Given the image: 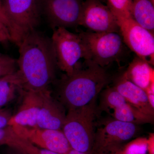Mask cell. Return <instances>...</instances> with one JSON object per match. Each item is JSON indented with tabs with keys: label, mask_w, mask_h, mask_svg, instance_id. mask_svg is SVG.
<instances>
[{
	"label": "cell",
	"mask_w": 154,
	"mask_h": 154,
	"mask_svg": "<svg viewBox=\"0 0 154 154\" xmlns=\"http://www.w3.org/2000/svg\"><path fill=\"white\" fill-rule=\"evenodd\" d=\"M151 1L152 2L154 5V0H151Z\"/></svg>",
	"instance_id": "f546056e"
},
{
	"label": "cell",
	"mask_w": 154,
	"mask_h": 154,
	"mask_svg": "<svg viewBox=\"0 0 154 154\" xmlns=\"http://www.w3.org/2000/svg\"><path fill=\"white\" fill-rule=\"evenodd\" d=\"M18 47L16 75L19 86L26 91L48 89L55 79L57 62L51 39L35 30L23 38Z\"/></svg>",
	"instance_id": "6da1fadb"
},
{
	"label": "cell",
	"mask_w": 154,
	"mask_h": 154,
	"mask_svg": "<svg viewBox=\"0 0 154 154\" xmlns=\"http://www.w3.org/2000/svg\"><path fill=\"white\" fill-rule=\"evenodd\" d=\"M20 88L16 72L0 78V108H2L15 98Z\"/></svg>",
	"instance_id": "d6986e66"
},
{
	"label": "cell",
	"mask_w": 154,
	"mask_h": 154,
	"mask_svg": "<svg viewBox=\"0 0 154 154\" xmlns=\"http://www.w3.org/2000/svg\"><path fill=\"white\" fill-rule=\"evenodd\" d=\"M108 113L116 120L137 125L152 123L154 120V116L142 113L127 101L119 105Z\"/></svg>",
	"instance_id": "e0dca14e"
},
{
	"label": "cell",
	"mask_w": 154,
	"mask_h": 154,
	"mask_svg": "<svg viewBox=\"0 0 154 154\" xmlns=\"http://www.w3.org/2000/svg\"><path fill=\"white\" fill-rule=\"evenodd\" d=\"M65 154H91L88 153L84 152L78 151L74 149L71 148L68 151V152Z\"/></svg>",
	"instance_id": "83f0119b"
},
{
	"label": "cell",
	"mask_w": 154,
	"mask_h": 154,
	"mask_svg": "<svg viewBox=\"0 0 154 154\" xmlns=\"http://www.w3.org/2000/svg\"><path fill=\"white\" fill-rule=\"evenodd\" d=\"M0 20L4 24V25L6 26V28H8L10 35V25H9L8 20L6 19L5 14H4V11H3L2 0H0Z\"/></svg>",
	"instance_id": "cb8c5ba5"
},
{
	"label": "cell",
	"mask_w": 154,
	"mask_h": 154,
	"mask_svg": "<svg viewBox=\"0 0 154 154\" xmlns=\"http://www.w3.org/2000/svg\"><path fill=\"white\" fill-rule=\"evenodd\" d=\"M51 39L57 67L70 75L81 66L80 60H85V49L79 35L59 28L53 30Z\"/></svg>",
	"instance_id": "8992f818"
},
{
	"label": "cell",
	"mask_w": 154,
	"mask_h": 154,
	"mask_svg": "<svg viewBox=\"0 0 154 154\" xmlns=\"http://www.w3.org/2000/svg\"><path fill=\"white\" fill-rule=\"evenodd\" d=\"M9 41L8 37L0 30V44H4Z\"/></svg>",
	"instance_id": "484cf974"
},
{
	"label": "cell",
	"mask_w": 154,
	"mask_h": 154,
	"mask_svg": "<svg viewBox=\"0 0 154 154\" xmlns=\"http://www.w3.org/2000/svg\"><path fill=\"white\" fill-rule=\"evenodd\" d=\"M42 12L53 30L79 25L84 0H40Z\"/></svg>",
	"instance_id": "9c48e42d"
},
{
	"label": "cell",
	"mask_w": 154,
	"mask_h": 154,
	"mask_svg": "<svg viewBox=\"0 0 154 154\" xmlns=\"http://www.w3.org/2000/svg\"><path fill=\"white\" fill-rule=\"evenodd\" d=\"M147 149L149 154H154V134H150L147 139Z\"/></svg>",
	"instance_id": "d4e9b609"
},
{
	"label": "cell",
	"mask_w": 154,
	"mask_h": 154,
	"mask_svg": "<svg viewBox=\"0 0 154 154\" xmlns=\"http://www.w3.org/2000/svg\"><path fill=\"white\" fill-rule=\"evenodd\" d=\"M114 16L124 43L137 57L153 65L154 33L138 24L131 17Z\"/></svg>",
	"instance_id": "ba28073f"
},
{
	"label": "cell",
	"mask_w": 154,
	"mask_h": 154,
	"mask_svg": "<svg viewBox=\"0 0 154 154\" xmlns=\"http://www.w3.org/2000/svg\"><path fill=\"white\" fill-rule=\"evenodd\" d=\"M107 1L108 3L107 6L113 15L125 17H131L132 0Z\"/></svg>",
	"instance_id": "44dd1931"
},
{
	"label": "cell",
	"mask_w": 154,
	"mask_h": 154,
	"mask_svg": "<svg viewBox=\"0 0 154 154\" xmlns=\"http://www.w3.org/2000/svg\"><path fill=\"white\" fill-rule=\"evenodd\" d=\"M17 60L6 54L0 53V78L17 72Z\"/></svg>",
	"instance_id": "7402d4cb"
},
{
	"label": "cell",
	"mask_w": 154,
	"mask_h": 154,
	"mask_svg": "<svg viewBox=\"0 0 154 154\" xmlns=\"http://www.w3.org/2000/svg\"><path fill=\"white\" fill-rule=\"evenodd\" d=\"M85 51V60L104 68L118 60L124 49V42L119 33H96L92 31L78 33Z\"/></svg>",
	"instance_id": "5b68a950"
},
{
	"label": "cell",
	"mask_w": 154,
	"mask_h": 154,
	"mask_svg": "<svg viewBox=\"0 0 154 154\" xmlns=\"http://www.w3.org/2000/svg\"><path fill=\"white\" fill-rule=\"evenodd\" d=\"M6 154H23L20 152L18 151L15 149L11 148V149L9 150L8 152Z\"/></svg>",
	"instance_id": "f1b7e54d"
},
{
	"label": "cell",
	"mask_w": 154,
	"mask_h": 154,
	"mask_svg": "<svg viewBox=\"0 0 154 154\" xmlns=\"http://www.w3.org/2000/svg\"><path fill=\"white\" fill-rule=\"evenodd\" d=\"M70 75H65L57 89L59 102L69 110L88 105L108 85L110 76L104 68L89 61Z\"/></svg>",
	"instance_id": "7a4b0ae2"
},
{
	"label": "cell",
	"mask_w": 154,
	"mask_h": 154,
	"mask_svg": "<svg viewBox=\"0 0 154 154\" xmlns=\"http://www.w3.org/2000/svg\"><path fill=\"white\" fill-rule=\"evenodd\" d=\"M12 116L8 110L0 108V128H5L9 126V120Z\"/></svg>",
	"instance_id": "603a6c76"
},
{
	"label": "cell",
	"mask_w": 154,
	"mask_h": 154,
	"mask_svg": "<svg viewBox=\"0 0 154 154\" xmlns=\"http://www.w3.org/2000/svg\"><path fill=\"white\" fill-rule=\"evenodd\" d=\"M96 100L83 107L68 110L62 131L72 149L91 154L95 131Z\"/></svg>",
	"instance_id": "3957f363"
},
{
	"label": "cell",
	"mask_w": 154,
	"mask_h": 154,
	"mask_svg": "<svg viewBox=\"0 0 154 154\" xmlns=\"http://www.w3.org/2000/svg\"><path fill=\"white\" fill-rule=\"evenodd\" d=\"M79 25L96 33L119 32L113 13L99 0L84 1Z\"/></svg>",
	"instance_id": "8fae6325"
},
{
	"label": "cell",
	"mask_w": 154,
	"mask_h": 154,
	"mask_svg": "<svg viewBox=\"0 0 154 154\" xmlns=\"http://www.w3.org/2000/svg\"><path fill=\"white\" fill-rule=\"evenodd\" d=\"M137 131V125L115 119L107 122L95 131L91 154H114Z\"/></svg>",
	"instance_id": "52a82bcc"
},
{
	"label": "cell",
	"mask_w": 154,
	"mask_h": 154,
	"mask_svg": "<svg viewBox=\"0 0 154 154\" xmlns=\"http://www.w3.org/2000/svg\"><path fill=\"white\" fill-rule=\"evenodd\" d=\"M0 145H7L23 154H40L39 148L20 137L11 126L0 128Z\"/></svg>",
	"instance_id": "2e32d148"
},
{
	"label": "cell",
	"mask_w": 154,
	"mask_h": 154,
	"mask_svg": "<svg viewBox=\"0 0 154 154\" xmlns=\"http://www.w3.org/2000/svg\"><path fill=\"white\" fill-rule=\"evenodd\" d=\"M23 94L22 104L9 120V126L37 127V118L42 104L41 92L26 91L20 88Z\"/></svg>",
	"instance_id": "4fadbf2b"
},
{
	"label": "cell",
	"mask_w": 154,
	"mask_h": 154,
	"mask_svg": "<svg viewBox=\"0 0 154 154\" xmlns=\"http://www.w3.org/2000/svg\"><path fill=\"white\" fill-rule=\"evenodd\" d=\"M41 96L37 127L62 130L66 116L63 105L53 98L49 89L42 91Z\"/></svg>",
	"instance_id": "7c38bea8"
},
{
	"label": "cell",
	"mask_w": 154,
	"mask_h": 154,
	"mask_svg": "<svg viewBox=\"0 0 154 154\" xmlns=\"http://www.w3.org/2000/svg\"><path fill=\"white\" fill-rule=\"evenodd\" d=\"M151 65L138 57H135L122 76L145 91L154 82V71Z\"/></svg>",
	"instance_id": "9a60e30c"
},
{
	"label": "cell",
	"mask_w": 154,
	"mask_h": 154,
	"mask_svg": "<svg viewBox=\"0 0 154 154\" xmlns=\"http://www.w3.org/2000/svg\"><path fill=\"white\" fill-rule=\"evenodd\" d=\"M132 1L131 17L138 24L154 33V4L151 0Z\"/></svg>",
	"instance_id": "ac0fdd59"
},
{
	"label": "cell",
	"mask_w": 154,
	"mask_h": 154,
	"mask_svg": "<svg viewBox=\"0 0 154 154\" xmlns=\"http://www.w3.org/2000/svg\"><path fill=\"white\" fill-rule=\"evenodd\" d=\"M10 28L11 41L18 46L23 38L40 24V0H2Z\"/></svg>",
	"instance_id": "277c9868"
},
{
	"label": "cell",
	"mask_w": 154,
	"mask_h": 154,
	"mask_svg": "<svg viewBox=\"0 0 154 154\" xmlns=\"http://www.w3.org/2000/svg\"><path fill=\"white\" fill-rule=\"evenodd\" d=\"M113 88L137 110L146 115L154 116V108L150 104L145 91L122 75L116 80Z\"/></svg>",
	"instance_id": "5bb4252c"
},
{
	"label": "cell",
	"mask_w": 154,
	"mask_h": 154,
	"mask_svg": "<svg viewBox=\"0 0 154 154\" xmlns=\"http://www.w3.org/2000/svg\"><path fill=\"white\" fill-rule=\"evenodd\" d=\"M39 153L40 154H60L56 152L51 151L45 149H39Z\"/></svg>",
	"instance_id": "4316f807"
},
{
	"label": "cell",
	"mask_w": 154,
	"mask_h": 154,
	"mask_svg": "<svg viewBox=\"0 0 154 154\" xmlns=\"http://www.w3.org/2000/svg\"><path fill=\"white\" fill-rule=\"evenodd\" d=\"M147 139L139 137L122 146L114 154H147Z\"/></svg>",
	"instance_id": "ffe728a7"
},
{
	"label": "cell",
	"mask_w": 154,
	"mask_h": 154,
	"mask_svg": "<svg viewBox=\"0 0 154 154\" xmlns=\"http://www.w3.org/2000/svg\"><path fill=\"white\" fill-rule=\"evenodd\" d=\"M12 127L20 137L41 149L65 154L72 148L62 130L19 125Z\"/></svg>",
	"instance_id": "30bf717a"
}]
</instances>
